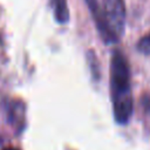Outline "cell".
<instances>
[{
	"label": "cell",
	"instance_id": "cell-1",
	"mask_svg": "<svg viewBox=\"0 0 150 150\" xmlns=\"http://www.w3.org/2000/svg\"><path fill=\"white\" fill-rule=\"evenodd\" d=\"M110 95L115 121L118 124L128 123L134 107L130 68L125 55L120 49H114L110 57Z\"/></svg>",
	"mask_w": 150,
	"mask_h": 150
},
{
	"label": "cell",
	"instance_id": "cell-2",
	"mask_svg": "<svg viewBox=\"0 0 150 150\" xmlns=\"http://www.w3.org/2000/svg\"><path fill=\"white\" fill-rule=\"evenodd\" d=\"M103 16L110 43L117 42L124 33L125 5L124 0H102Z\"/></svg>",
	"mask_w": 150,
	"mask_h": 150
},
{
	"label": "cell",
	"instance_id": "cell-3",
	"mask_svg": "<svg viewBox=\"0 0 150 150\" xmlns=\"http://www.w3.org/2000/svg\"><path fill=\"white\" fill-rule=\"evenodd\" d=\"M91 15H93V19L95 21V25H96V28L102 38V40L105 42V43H110V40H109V34H108V30H107V27H105V22H104V16H103V8L102 6L98 4L97 0H84Z\"/></svg>",
	"mask_w": 150,
	"mask_h": 150
},
{
	"label": "cell",
	"instance_id": "cell-4",
	"mask_svg": "<svg viewBox=\"0 0 150 150\" xmlns=\"http://www.w3.org/2000/svg\"><path fill=\"white\" fill-rule=\"evenodd\" d=\"M54 18L59 23H66L69 19V9L67 0H49Z\"/></svg>",
	"mask_w": 150,
	"mask_h": 150
},
{
	"label": "cell",
	"instance_id": "cell-5",
	"mask_svg": "<svg viewBox=\"0 0 150 150\" xmlns=\"http://www.w3.org/2000/svg\"><path fill=\"white\" fill-rule=\"evenodd\" d=\"M137 49L143 54H150V33L143 35L139 39V41L137 42Z\"/></svg>",
	"mask_w": 150,
	"mask_h": 150
},
{
	"label": "cell",
	"instance_id": "cell-6",
	"mask_svg": "<svg viewBox=\"0 0 150 150\" xmlns=\"http://www.w3.org/2000/svg\"><path fill=\"white\" fill-rule=\"evenodd\" d=\"M4 150H19V149H16V148H13V146H8V148H5Z\"/></svg>",
	"mask_w": 150,
	"mask_h": 150
}]
</instances>
